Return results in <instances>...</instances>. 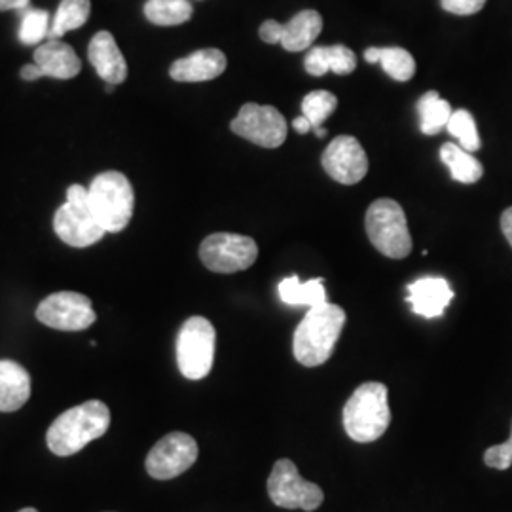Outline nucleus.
Masks as SVG:
<instances>
[{
    "label": "nucleus",
    "mask_w": 512,
    "mask_h": 512,
    "mask_svg": "<svg viewBox=\"0 0 512 512\" xmlns=\"http://www.w3.org/2000/svg\"><path fill=\"white\" fill-rule=\"evenodd\" d=\"M114 88H116V86H114V84H107V86H105V90H107V93L114 92Z\"/></svg>",
    "instance_id": "4c0bfd02"
},
{
    "label": "nucleus",
    "mask_w": 512,
    "mask_h": 512,
    "mask_svg": "<svg viewBox=\"0 0 512 512\" xmlns=\"http://www.w3.org/2000/svg\"><path fill=\"white\" fill-rule=\"evenodd\" d=\"M501 230L505 234V238L512 247V207H509L503 215H501Z\"/></svg>",
    "instance_id": "72a5a7b5"
},
{
    "label": "nucleus",
    "mask_w": 512,
    "mask_h": 512,
    "mask_svg": "<svg viewBox=\"0 0 512 512\" xmlns=\"http://www.w3.org/2000/svg\"><path fill=\"white\" fill-rule=\"evenodd\" d=\"M484 461H486V465L488 467H492V469H497V471H507L509 467L512 465V427H511V437L507 442H503V444H497V446H492V448H488L486 450V454H484Z\"/></svg>",
    "instance_id": "c756f323"
},
{
    "label": "nucleus",
    "mask_w": 512,
    "mask_h": 512,
    "mask_svg": "<svg viewBox=\"0 0 512 512\" xmlns=\"http://www.w3.org/2000/svg\"><path fill=\"white\" fill-rule=\"evenodd\" d=\"M321 164L330 177L340 184H357L368 173V158L361 143L351 135H340L330 143Z\"/></svg>",
    "instance_id": "ddd939ff"
},
{
    "label": "nucleus",
    "mask_w": 512,
    "mask_h": 512,
    "mask_svg": "<svg viewBox=\"0 0 512 512\" xmlns=\"http://www.w3.org/2000/svg\"><path fill=\"white\" fill-rule=\"evenodd\" d=\"M31 397V376L16 361H0V412H16Z\"/></svg>",
    "instance_id": "6ab92c4d"
},
{
    "label": "nucleus",
    "mask_w": 512,
    "mask_h": 512,
    "mask_svg": "<svg viewBox=\"0 0 512 512\" xmlns=\"http://www.w3.org/2000/svg\"><path fill=\"white\" fill-rule=\"evenodd\" d=\"M35 65L44 78L71 80L82 71V61L73 48L61 38H50L38 44L35 50Z\"/></svg>",
    "instance_id": "dca6fc26"
},
{
    "label": "nucleus",
    "mask_w": 512,
    "mask_h": 512,
    "mask_svg": "<svg viewBox=\"0 0 512 512\" xmlns=\"http://www.w3.org/2000/svg\"><path fill=\"white\" fill-rule=\"evenodd\" d=\"M93 217L107 234L122 232L133 217L135 194L128 177L120 171H105L88 188Z\"/></svg>",
    "instance_id": "20e7f679"
},
{
    "label": "nucleus",
    "mask_w": 512,
    "mask_h": 512,
    "mask_svg": "<svg viewBox=\"0 0 512 512\" xmlns=\"http://www.w3.org/2000/svg\"><path fill=\"white\" fill-rule=\"evenodd\" d=\"M194 8L188 0H148L145 16L150 23L160 27L183 25L192 18Z\"/></svg>",
    "instance_id": "a878e982"
},
{
    "label": "nucleus",
    "mask_w": 512,
    "mask_h": 512,
    "mask_svg": "<svg viewBox=\"0 0 512 512\" xmlns=\"http://www.w3.org/2000/svg\"><path fill=\"white\" fill-rule=\"evenodd\" d=\"M440 160L448 165L452 179L456 183L475 184L482 179L484 167L475 158L473 152H467L465 148L456 143H446L440 148Z\"/></svg>",
    "instance_id": "5701e85b"
},
{
    "label": "nucleus",
    "mask_w": 512,
    "mask_h": 512,
    "mask_svg": "<svg viewBox=\"0 0 512 512\" xmlns=\"http://www.w3.org/2000/svg\"><path fill=\"white\" fill-rule=\"evenodd\" d=\"M313 133H315L317 137H321V139H323V137H327V129L323 128V126H321V128L313 129Z\"/></svg>",
    "instance_id": "e433bc0d"
},
{
    "label": "nucleus",
    "mask_w": 512,
    "mask_h": 512,
    "mask_svg": "<svg viewBox=\"0 0 512 512\" xmlns=\"http://www.w3.org/2000/svg\"><path fill=\"white\" fill-rule=\"evenodd\" d=\"M365 226L370 243L387 258L401 260L412 253V236L399 203L376 200L366 211Z\"/></svg>",
    "instance_id": "39448f33"
},
{
    "label": "nucleus",
    "mask_w": 512,
    "mask_h": 512,
    "mask_svg": "<svg viewBox=\"0 0 512 512\" xmlns=\"http://www.w3.org/2000/svg\"><path fill=\"white\" fill-rule=\"evenodd\" d=\"M346 325V311L325 302L310 308L294 330L293 353L300 365H325L336 348V342Z\"/></svg>",
    "instance_id": "f257e3e1"
},
{
    "label": "nucleus",
    "mask_w": 512,
    "mask_h": 512,
    "mask_svg": "<svg viewBox=\"0 0 512 512\" xmlns=\"http://www.w3.org/2000/svg\"><path fill=\"white\" fill-rule=\"evenodd\" d=\"M37 319L50 329L78 332L90 329L97 313L93 311L92 300L88 296L63 291L50 294L38 304Z\"/></svg>",
    "instance_id": "9d476101"
},
{
    "label": "nucleus",
    "mask_w": 512,
    "mask_h": 512,
    "mask_svg": "<svg viewBox=\"0 0 512 512\" xmlns=\"http://www.w3.org/2000/svg\"><path fill=\"white\" fill-rule=\"evenodd\" d=\"M217 332L205 317H190L184 321L177 336V365L188 380H203L215 361Z\"/></svg>",
    "instance_id": "0eeeda50"
},
{
    "label": "nucleus",
    "mask_w": 512,
    "mask_h": 512,
    "mask_svg": "<svg viewBox=\"0 0 512 512\" xmlns=\"http://www.w3.org/2000/svg\"><path fill=\"white\" fill-rule=\"evenodd\" d=\"M203 266L215 274H236L249 270L258 258L255 239L239 234H211L200 247Z\"/></svg>",
    "instance_id": "1a4fd4ad"
},
{
    "label": "nucleus",
    "mask_w": 512,
    "mask_h": 512,
    "mask_svg": "<svg viewBox=\"0 0 512 512\" xmlns=\"http://www.w3.org/2000/svg\"><path fill=\"white\" fill-rule=\"evenodd\" d=\"M412 311L425 319L440 317L454 300V291L442 277H421L408 285V298Z\"/></svg>",
    "instance_id": "4468645a"
},
{
    "label": "nucleus",
    "mask_w": 512,
    "mask_h": 512,
    "mask_svg": "<svg viewBox=\"0 0 512 512\" xmlns=\"http://www.w3.org/2000/svg\"><path fill=\"white\" fill-rule=\"evenodd\" d=\"M200 456L198 442L186 433H169L148 452L147 473L156 480H171L186 473Z\"/></svg>",
    "instance_id": "f8f14e48"
},
{
    "label": "nucleus",
    "mask_w": 512,
    "mask_h": 512,
    "mask_svg": "<svg viewBox=\"0 0 512 512\" xmlns=\"http://www.w3.org/2000/svg\"><path fill=\"white\" fill-rule=\"evenodd\" d=\"M226 65V55L217 48L198 50L188 57L177 59L169 69V76L175 82H207L219 78L226 71Z\"/></svg>",
    "instance_id": "f3484780"
},
{
    "label": "nucleus",
    "mask_w": 512,
    "mask_h": 512,
    "mask_svg": "<svg viewBox=\"0 0 512 512\" xmlns=\"http://www.w3.org/2000/svg\"><path fill=\"white\" fill-rule=\"evenodd\" d=\"M21 78L23 80H27V82H35L38 78H44L42 76V71L38 69L37 65L33 63V65H25V67H21Z\"/></svg>",
    "instance_id": "f704fd0d"
},
{
    "label": "nucleus",
    "mask_w": 512,
    "mask_h": 512,
    "mask_svg": "<svg viewBox=\"0 0 512 512\" xmlns=\"http://www.w3.org/2000/svg\"><path fill=\"white\" fill-rule=\"evenodd\" d=\"M232 131L262 148H279L287 139V120L270 105L247 103L230 124Z\"/></svg>",
    "instance_id": "9b49d317"
},
{
    "label": "nucleus",
    "mask_w": 512,
    "mask_h": 512,
    "mask_svg": "<svg viewBox=\"0 0 512 512\" xmlns=\"http://www.w3.org/2000/svg\"><path fill=\"white\" fill-rule=\"evenodd\" d=\"M92 14V0H61L55 12L50 38H61L65 33L80 29Z\"/></svg>",
    "instance_id": "393cba45"
},
{
    "label": "nucleus",
    "mask_w": 512,
    "mask_h": 512,
    "mask_svg": "<svg viewBox=\"0 0 512 512\" xmlns=\"http://www.w3.org/2000/svg\"><path fill=\"white\" fill-rule=\"evenodd\" d=\"M452 107L446 99H442L437 92H427L421 95L418 101V114H420L421 133L425 135H437L448 126Z\"/></svg>",
    "instance_id": "b1692460"
},
{
    "label": "nucleus",
    "mask_w": 512,
    "mask_h": 512,
    "mask_svg": "<svg viewBox=\"0 0 512 512\" xmlns=\"http://www.w3.org/2000/svg\"><path fill=\"white\" fill-rule=\"evenodd\" d=\"M277 291H279V298L289 306L315 308L327 302V291H325L323 279L319 277L304 283L298 279V275H291L279 283Z\"/></svg>",
    "instance_id": "412c9836"
},
{
    "label": "nucleus",
    "mask_w": 512,
    "mask_h": 512,
    "mask_svg": "<svg viewBox=\"0 0 512 512\" xmlns=\"http://www.w3.org/2000/svg\"><path fill=\"white\" fill-rule=\"evenodd\" d=\"M88 59L107 84L120 86L128 78V63L109 31H99L88 46Z\"/></svg>",
    "instance_id": "2eb2a0df"
},
{
    "label": "nucleus",
    "mask_w": 512,
    "mask_h": 512,
    "mask_svg": "<svg viewBox=\"0 0 512 512\" xmlns=\"http://www.w3.org/2000/svg\"><path fill=\"white\" fill-rule=\"evenodd\" d=\"M446 129L454 139H458L459 147L465 148L467 152L475 154L476 150H480V135L476 129L475 118L469 110H454Z\"/></svg>",
    "instance_id": "cd10ccee"
},
{
    "label": "nucleus",
    "mask_w": 512,
    "mask_h": 512,
    "mask_svg": "<svg viewBox=\"0 0 512 512\" xmlns=\"http://www.w3.org/2000/svg\"><path fill=\"white\" fill-rule=\"evenodd\" d=\"M50 14L46 10H38V8H29L23 10V18L19 25V42L25 46H37L42 44L44 38L50 35Z\"/></svg>",
    "instance_id": "bb28decb"
},
{
    "label": "nucleus",
    "mask_w": 512,
    "mask_h": 512,
    "mask_svg": "<svg viewBox=\"0 0 512 512\" xmlns=\"http://www.w3.org/2000/svg\"><path fill=\"white\" fill-rule=\"evenodd\" d=\"M391 423L387 387L380 382H366L355 389L344 406V429L355 442L380 439Z\"/></svg>",
    "instance_id": "7ed1b4c3"
},
{
    "label": "nucleus",
    "mask_w": 512,
    "mask_h": 512,
    "mask_svg": "<svg viewBox=\"0 0 512 512\" xmlns=\"http://www.w3.org/2000/svg\"><path fill=\"white\" fill-rule=\"evenodd\" d=\"M293 128L300 133V135H304V133H308V131H311V124L310 120L302 114V116H298V118H294L293 122Z\"/></svg>",
    "instance_id": "c9c22d12"
},
{
    "label": "nucleus",
    "mask_w": 512,
    "mask_h": 512,
    "mask_svg": "<svg viewBox=\"0 0 512 512\" xmlns=\"http://www.w3.org/2000/svg\"><path fill=\"white\" fill-rule=\"evenodd\" d=\"M110 427L109 406L101 401L73 406L48 429V448L59 458L78 454L92 440L103 437Z\"/></svg>",
    "instance_id": "f03ea898"
},
{
    "label": "nucleus",
    "mask_w": 512,
    "mask_h": 512,
    "mask_svg": "<svg viewBox=\"0 0 512 512\" xmlns=\"http://www.w3.org/2000/svg\"><path fill=\"white\" fill-rule=\"evenodd\" d=\"M281 29H283V23H277L274 19H268L262 23L260 27V38L266 42V44H279L281 40Z\"/></svg>",
    "instance_id": "2f4dec72"
},
{
    "label": "nucleus",
    "mask_w": 512,
    "mask_h": 512,
    "mask_svg": "<svg viewBox=\"0 0 512 512\" xmlns=\"http://www.w3.org/2000/svg\"><path fill=\"white\" fill-rule=\"evenodd\" d=\"M31 0H0V12L6 10H27Z\"/></svg>",
    "instance_id": "473e14b6"
},
{
    "label": "nucleus",
    "mask_w": 512,
    "mask_h": 512,
    "mask_svg": "<svg viewBox=\"0 0 512 512\" xmlns=\"http://www.w3.org/2000/svg\"><path fill=\"white\" fill-rule=\"evenodd\" d=\"M486 0H440V6L456 16H473L484 8Z\"/></svg>",
    "instance_id": "7c9ffc66"
},
{
    "label": "nucleus",
    "mask_w": 512,
    "mask_h": 512,
    "mask_svg": "<svg viewBox=\"0 0 512 512\" xmlns=\"http://www.w3.org/2000/svg\"><path fill=\"white\" fill-rule=\"evenodd\" d=\"M268 495L274 505L291 511H315L325 501L323 490L302 478L291 459L275 461L272 475L268 478Z\"/></svg>",
    "instance_id": "6e6552de"
},
{
    "label": "nucleus",
    "mask_w": 512,
    "mask_h": 512,
    "mask_svg": "<svg viewBox=\"0 0 512 512\" xmlns=\"http://www.w3.org/2000/svg\"><path fill=\"white\" fill-rule=\"evenodd\" d=\"M323 31V18L315 10H302L281 29L279 44L287 52H304L311 48Z\"/></svg>",
    "instance_id": "aec40b11"
},
{
    "label": "nucleus",
    "mask_w": 512,
    "mask_h": 512,
    "mask_svg": "<svg viewBox=\"0 0 512 512\" xmlns=\"http://www.w3.org/2000/svg\"><path fill=\"white\" fill-rule=\"evenodd\" d=\"M304 67L311 76H325L329 71L340 76H348L357 69V57L353 50H349L344 44L315 46L306 55Z\"/></svg>",
    "instance_id": "a211bd4d"
},
{
    "label": "nucleus",
    "mask_w": 512,
    "mask_h": 512,
    "mask_svg": "<svg viewBox=\"0 0 512 512\" xmlns=\"http://www.w3.org/2000/svg\"><path fill=\"white\" fill-rule=\"evenodd\" d=\"M365 61L382 65L385 73L397 82H408L416 74V59L404 48H368Z\"/></svg>",
    "instance_id": "4be33fe9"
},
{
    "label": "nucleus",
    "mask_w": 512,
    "mask_h": 512,
    "mask_svg": "<svg viewBox=\"0 0 512 512\" xmlns=\"http://www.w3.org/2000/svg\"><path fill=\"white\" fill-rule=\"evenodd\" d=\"M54 230L63 243L76 249L90 247L105 238L107 232L93 217L88 188L82 184L69 186L67 202L55 211Z\"/></svg>",
    "instance_id": "423d86ee"
},
{
    "label": "nucleus",
    "mask_w": 512,
    "mask_h": 512,
    "mask_svg": "<svg viewBox=\"0 0 512 512\" xmlns=\"http://www.w3.org/2000/svg\"><path fill=\"white\" fill-rule=\"evenodd\" d=\"M19 512H38L37 509H21Z\"/></svg>",
    "instance_id": "58836bf2"
},
{
    "label": "nucleus",
    "mask_w": 512,
    "mask_h": 512,
    "mask_svg": "<svg viewBox=\"0 0 512 512\" xmlns=\"http://www.w3.org/2000/svg\"><path fill=\"white\" fill-rule=\"evenodd\" d=\"M338 107V99L334 93L317 90L304 97L302 101V114L310 120L311 128H321L325 120Z\"/></svg>",
    "instance_id": "c85d7f7f"
}]
</instances>
